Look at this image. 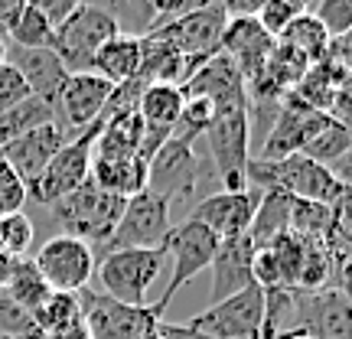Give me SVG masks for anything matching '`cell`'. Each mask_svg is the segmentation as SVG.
I'll return each mask as SVG.
<instances>
[{"instance_id": "obj_1", "label": "cell", "mask_w": 352, "mask_h": 339, "mask_svg": "<svg viewBox=\"0 0 352 339\" xmlns=\"http://www.w3.org/2000/svg\"><path fill=\"white\" fill-rule=\"evenodd\" d=\"M245 183L248 189H277L290 199H303V202H323V206H336L346 196V189L336 183V176L329 173L327 166L314 164L310 157L303 153H290L280 160H248L245 170Z\"/></svg>"}, {"instance_id": "obj_2", "label": "cell", "mask_w": 352, "mask_h": 339, "mask_svg": "<svg viewBox=\"0 0 352 339\" xmlns=\"http://www.w3.org/2000/svg\"><path fill=\"white\" fill-rule=\"evenodd\" d=\"M124 196H114V193L95 186L88 179L76 193H69L65 199L52 202L50 215L56 219V226L63 228V235L85 241L88 248L98 254L104 248V241L111 239L114 226L124 212Z\"/></svg>"}, {"instance_id": "obj_3", "label": "cell", "mask_w": 352, "mask_h": 339, "mask_svg": "<svg viewBox=\"0 0 352 339\" xmlns=\"http://www.w3.org/2000/svg\"><path fill=\"white\" fill-rule=\"evenodd\" d=\"M101 127H104V114L95 124H88L85 131H78L76 138L65 140V147L50 160V166L36 176V183H30L26 193L50 209L52 202L65 199L69 193H76L82 183H88L91 176V157H95V140H98Z\"/></svg>"}, {"instance_id": "obj_4", "label": "cell", "mask_w": 352, "mask_h": 339, "mask_svg": "<svg viewBox=\"0 0 352 339\" xmlns=\"http://www.w3.org/2000/svg\"><path fill=\"white\" fill-rule=\"evenodd\" d=\"M166 254L164 252H108L101 254L95 264V274H98V287L104 297L131 307H144L147 294L157 284V277L164 274Z\"/></svg>"}, {"instance_id": "obj_5", "label": "cell", "mask_w": 352, "mask_h": 339, "mask_svg": "<svg viewBox=\"0 0 352 339\" xmlns=\"http://www.w3.org/2000/svg\"><path fill=\"white\" fill-rule=\"evenodd\" d=\"M219 245H222V241L215 239L206 226H199L196 219H183L179 226L170 228L166 245H164V254L170 258V281H166L164 294L153 300V310H157V314L164 316V310L173 303L176 294L186 287L199 271H206V267L212 264Z\"/></svg>"}, {"instance_id": "obj_6", "label": "cell", "mask_w": 352, "mask_h": 339, "mask_svg": "<svg viewBox=\"0 0 352 339\" xmlns=\"http://www.w3.org/2000/svg\"><path fill=\"white\" fill-rule=\"evenodd\" d=\"M170 228H173L170 226V202L147 193V189H140L124 202V212L118 219L111 239L104 241V248L95 254V261L108 252H131V248L164 252Z\"/></svg>"}, {"instance_id": "obj_7", "label": "cell", "mask_w": 352, "mask_h": 339, "mask_svg": "<svg viewBox=\"0 0 352 339\" xmlns=\"http://www.w3.org/2000/svg\"><path fill=\"white\" fill-rule=\"evenodd\" d=\"M212 111L215 114L206 138H209L215 173L222 179L226 193H241V189H248L245 170L252 160L248 157V138H252L248 105H226V108H212Z\"/></svg>"}, {"instance_id": "obj_8", "label": "cell", "mask_w": 352, "mask_h": 339, "mask_svg": "<svg viewBox=\"0 0 352 339\" xmlns=\"http://www.w3.org/2000/svg\"><path fill=\"white\" fill-rule=\"evenodd\" d=\"M121 33L104 3H78V10L56 30V56L69 76L88 72L95 52Z\"/></svg>"}, {"instance_id": "obj_9", "label": "cell", "mask_w": 352, "mask_h": 339, "mask_svg": "<svg viewBox=\"0 0 352 339\" xmlns=\"http://www.w3.org/2000/svg\"><path fill=\"white\" fill-rule=\"evenodd\" d=\"M78 300H82V320L91 339H144L160 323V314L153 310V303L131 307V303L104 297L95 287H85L78 294Z\"/></svg>"}, {"instance_id": "obj_10", "label": "cell", "mask_w": 352, "mask_h": 339, "mask_svg": "<svg viewBox=\"0 0 352 339\" xmlns=\"http://www.w3.org/2000/svg\"><path fill=\"white\" fill-rule=\"evenodd\" d=\"M290 333L307 339H352V307L336 287L294 290Z\"/></svg>"}, {"instance_id": "obj_11", "label": "cell", "mask_w": 352, "mask_h": 339, "mask_svg": "<svg viewBox=\"0 0 352 339\" xmlns=\"http://www.w3.org/2000/svg\"><path fill=\"white\" fill-rule=\"evenodd\" d=\"M228 17L222 10V3H202L192 13L173 20L170 26L157 30V36H164L192 69H199L202 63H209L212 56H219V39L226 30Z\"/></svg>"}, {"instance_id": "obj_12", "label": "cell", "mask_w": 352, "mask_h": 339, "mask_svg": "<svg viewBox=\"0 0 352 339\" xmlns=\"http://www.w3.org/2000/svg\"><path fill=\"white\" fill-rule=\"evenodd\" d=\"M196 329H202L212 339H261L264 329V290L252 284L235 297L222 303H212L209 310L189 320Z\"/></svg>"}, {"instance_id": "obj_13", "label": "cell", "mask_w": 352, "mask_h": 339, "mask_svg": "<svg viewBox=\"0 0 352 339\" xmlns=\"http://www.w3.org/2000/svg\"><path fill=\"white\" fill-rule=\"evenodd\" d=\"M36 271L52 290L63 294H82L88 287V281L95 274V252L85 241L69 239V235H52L33 258Z\"/></svg>"}, {"instance_id": "obj_14", "label": "cell", "mask_w": 352, "mask_h": 339, "mask_svg": "<svg viewBox=\"0 0 352 339\" xmlns=\"http://www.w3.org/2000/svg\"><path fill=\"white\" fill-rule=\"evenodd\" d=\"M199 183V157L192 153V144L183 140H166L160 151L147 160V183L144 189L160 196L166 202L189 199Z\"/></svg>"}, {"instance_id": "obj_15", "label": "cell", "mask_w": 352, "mask_h": 339, "mask_svg": "<svg viewBox=\"0 0 352 339\" xmlns=\"http://www.w3.org/2000/svg\"><path fill=\"white\" fill-rule=\"evenodd\" d=\"M327 121H329V114L303 105L294 91L284 95L280 111H277L274 124H271V131H267V138L261 144V157L258 160H280V157H290V153H300L303 144L314 138Z\"/></svg>"}, {"instance_id": "obj_16", "label": "cell", "mask_w": 352, "mask_h": 339, "mask_svg": "<svg viewBox=\"0 0 352 339\" xmlns=\"http://www.w3.org/2000/svg\"><path fill=\"white\" fill-rule=\"evenodd\" d=\"M258 202H261V193L258 189H241V193H215V196H206V199L192 209L189 219H196L199 226H206L219 241L239 239V235H248L252 228V219L258 212Z\"/></svg>"}, {"instance_id": "obj_17", "label": "cell", "mask_w": 352, "mask_h": 339, "mask_svg": "<svg viewBox=\"0 0 352 339\" xmlns=\"http://www.w3.org/2000/svg\"><path fill=\"white\" fill-rule=\"evenodd\" d=\"M111 91L114 85L111 82H104L98 78L95 72H76V76L65 78L63 91H59V98H56V121H59V114H63L65 127H72V138H76L78 131H85L88 124H95L104 108H108V101H111Z\"/></svg>"}, {"instance_id": "obj_18", "label": "cell", "mask_w": 352, "mask_h": 339, "mask_svg": "<svg viewBox=\"0 0 352 339\" xmlns=\"http://www.w3.org/2000/svg\"><path fill=\"white\" fill-rule=\"evenodd\" d=\"M65 134L59 124H46V127H36V131H30L23 138L10 140V144H3L0 147V157L13 166V173L23 179L26 186L30 183H36V176L50 166V160L56 153L65 147Z\"/></svg>"}, {"instance_id": "obj_19", "label": "cell", "mask_w": 352, "mask_h": 339, "mask_svg": "<svg viewBox=\"0 0 352 339\" xmlns=\"http://www.w3.org/2000/svg\"><path fill=\"white\" fill-rule=\"evenodd\" d=\"M274 43L277 39L267 36L254 17H241V20H228L226 23L222 39H219V52L239 65L241 78L248 82V78H254L264 69L267 56L274 50Z\"/></svg>"}, {"instance_id": "obj_20", "label": "cell", "mask_w": 352, "mask_h": 339, "mask_svg": "<svg viewBox=\"0 0 352 339\" xmlns=\"http://www.w3.org/2000/svg\"><path fill=\"white\" fill-rule=\"evenodd\" d=\"M3 63H10L13 69L23 76L30 91H33L36 98L50 101V105H56L65 78H69L65 65L59 63V56L52 50H20V46H13V43H3Z\"/></svg>"}, {"instance_id": "obj_21", "label": "cell", "mask_w": 352, "mask_h": 339, "mask_svg": "<svg viewBox=\"0 0 352 339\" xmlns=\"http://www.w3.org/2000/svg\"><path fill=\"white\" fill-rule=\"evenodd\" d=\"M252 258L254 245L248 235H239V239H228L219 245V252L209 264L212 267V303H222L252 287Z\"/></svg>"}, {"instance_id": "obj_22", "label": "cell", "mask_w": 352, "mask_h": 339, "mask_svg": "<svg viewBox=\"0 0 352 339\" xmlns=\"http://www.w3.org/2000/svg\"><path fill=\"white\" fill-rule=\"evenodd\" d=\"M88 179L114 196L131 199L147 183V160H140L138 153H95Z\"/></svg>"}, {"instance_id": "obj_23", "label": "cell", "mask_w": 352, "mask_h": 339, "mask_svg": "<svg viewBox=\"0 0 352 339\" xmlns=\"http://www.w3.org/2000/svg\"><path fill=\"white\" fill-rule=\"evenodd\" d=\"M140 63H144V39L121 36V33H118V36L108 39V43L95 52L88 72H95L98 78H104V82H111V85L118 88V85H124V82H131V78H138Z\"/></svg>"}, {"instance_id": "obj_24", "label": "cell", "mask_w": 352, "mask_h": 339, "mask_svg": "<svg viewBox=\"0 0 352 339\" xmlns=\"http://www.w3.org/2000/svg\"><path fill=\"white\" fill-rule=\"evenodd\" d=\"M290 196L277 193V189H264L261 202H258V212L252 219V228H248V239H252L254 252L261 248H271L280 235L290 232Z\"/></svg>"}, {"instance_id": "obj_25", "label": "cell", "mask_w": 352, "mask_h": 339, "mask_svg": "<svg viewBox=\"0 0 352 339\" xmlns=\"http://www.w3.org/2000/svg\"><path fill=\"white\" fill-rule=\"evenodd\" d=\"M46 124H56V108H52L50 101L30 95L26 101L13 105L10 111L0 114V147L16 138H23V134H30V131H36V127H46Z\"/></svg>"}, {"instance_id": "obj_26", "label": "cell", "mask_w": 352, "mask_h": 339, "mask_svg": "<svg viewBox=\"0 0 352 339\" xmlns=\"http://www.w3.org/2000/svg\"><path fill=\"white\" fill-rule=\"evenodd\" d=\"M3 294H7V297H10L20 310L33 314L39 303L52 294V287L43 281V274L36 271L33 258H16V264H13V274H10V281H7Z\"/></svg>"}, {"instance_id": "obj_27", "label": "cell", "mask_w": 352, "mask_h": 339, "mask_svg": "<svg viewBox=\"0 0 352 339\" xmlns=\"http://www.w3.org/2000/svg\"><path fill=\"white\" fill-rule=\"evenodd\" d=\"M349 147H352V131L346 124H340V121H333V118H329L327 124L320 127L314 138L303 144L300 153H303V157H310L314 164L333 170V166H336L342 157L349 153Z\"/></svg>"}, {"instance_id": "obj_28", "label": "cell", "mask_w": 352, "mask_h": 339, "mask_svg": "<svg viewBox=\"0 0 352 339\" xmlns=\"http://www.w3.org/2000/svg\"><path fill=\"white\" fill-rule=\"evenodd\" d=\"M30 316H33V329H36L39 336H50L56 329H65L82 320V300H78V294L52 290Z\"/></svg>"}, {"instance_id": "obj_29", "label": "cell", "mask_w": 352, "mask_h": 339, "mask_svg": "<svg viewBox=\"0 0 352 339\" xmlns=\"http://www.w3.org/2000/svg\"><path fill=\"white\" fill-rule=\"evenodd\" d=\"M310 7V3H307ZM277 43H287V46H294L297 52H303L307 56V63L314 65L320 63V59H327V46H329V36H327V30L316 23L314 17H310V10L300 13L294 23L280 33V39Z\"/></svg>"}, {"instance_id": "obj_30", "label": "cell", "mask_w": 352, "mask_h": 339, "mask_svg": "<svg viewBox=\"0 0 352 339\" xmlns=\"http://www.w3.org/2000/svg\"><path fill=\"white\" fill-rule=\"evenodd\" d=\"M290 232L300 239L329 241L333 239V206L294 199L290 202Z\"/></svg>"}, {"instance_id": "obj_31", "label": "cell", "mask_w": 352, "mask_h": 339, "mask_svg": "<svg viewBox=\"0 0 352 339\" xmlns=\"http://www.w3.org/2000/svg\"><path fill=\"white\" fill-rule=\"evenodd\" d=\"M7 43L20 46V50H56V30L46 23V17L33 3H23Z\"/></svg>"}, {"instance_id": "obj_32", "label": "cell", "mask_w": 352, "mask_h": 339, "mask_svg": "<svg viewBox=\"0 0 352 339\" xmlns=\"http://www.w3.org/2000/svg\"><path fill=\"white\" fill-rule=\"evenodd\" d=\"M300 13H307V3H303V0H264L254 20H258V26H261L271 39H280V33H284Z\"/></svg>"}, {"instance_id": "obj_33", "label": "cell", "mask_w": 352, "mask_h": 339, "mask_svg": "<svg viewBox=\"0 0 352 339\" xmlns=\"http://www.w3.org/2000/svg\"><path fill=\"white\" fill-rule=\"evenodd\" d=\"M212 114H215L212 105L206 98H186V105H183V111H179V118H176V124H173V140L192 144V138H199V134L209 131Z\"/></svg>"}, {"instance_id": "obj_34", "label": "cell", "mask_w": 352, "mask_h": 339, "mask_svg": "<svg viewBox=\"0 0 352 339\" xmlns=\"http://www.w3.org/2000/svg\"><path fill=\"white\" fill-rule=\"evenodd\" d=\"M33 245V219L26 212H13L0 219V252L10 258H23V252Z\"/></svg>"}, {"instance_id": "obj_35", "label": "cell", "mask_w": 352, "mask_h": 339, "mask_svg": "<svg viewBox=\"0 0 352 339\" xmlns=\"http://www.w3.org/2000/svg\"><path fill=\"white\" fill-rule=\"evenodd\" d=\"M310 17L327 30L329 39L346 36L352 30V0H320L314 7H307Z\"/></svg>"}, {"instance_id": "obj_36", "label": "cell", "mask_w": 352, "mask_h": 339, "mask_svg": "<svg viewBox=\"0 0 352 339\" xmlns=\"http://www.w3.org/2000/svg\"><path fill=\"white\" fill-rule=\"evenodd\" d=\"M26 199H30L26 183L13 173V166L7 164V160L0 157V219H3V215H13V212H23Z\"/></svg>"}, {"instance_id": "obj_37", "label": "cell", "mask_w": 352, "mask_h": 339, "mask_svg": "<svg viewBox=\"0 0 352 339\" xmlns=\"http://www.w3.org/2000/svg\"><path fill=\"white\" fill-rule=\"evenodd\" d=\"M30 95H33V91H30V85L23 82V76H20L10 63H0V114L10 111L13 105L26 101Z\"/></svg>"}, {"instance_id": "obj_38", "label": "cell", "mask_w": 352, "mask_h": 339, "mask_svg": "<svg viewBox=\"0 0 352 339\" xmlns=\"http://www.w3.org/2000/svg\"><path fill=\"white\" fill-rule=\"evenodd\" d=\"M0 333L3 336H26V333H36L33 329V316L20 310L16 303L0 290Z\"/></svg>"}, {"instance_id": "obj_39", "label": "cell", "mask_w": 352, "mask_h": 339, "mask_svg": "<svg viewBox=\"0 0 352 339\" xmlns=\"http://www.w3.org/2000/svg\"><path fill=\"white\" fill-rule=\"evenodd\" d=\"M329 248H333V258H336V281H333V287L340 290L352 307V252L333 239H329Z\"/></svg>"}, {"instance_id": "obj_40", "label": "cell", "mask_w": 352, "mask_h": 339, "mask_svg": "<svg viewBox=\"0 0 352 339\" xmlns=\"http://www.w3.org/2000/svg\"><path fill=\"white\" fill-rule=\"evenodd\" d=\"M333 241L352 252V196H342L333 206Z\"/></svg>"}, {"instance_id": "obj_41", "label": "cell", "mask_w": 352, "mask_h": 339, "mask_svg": "<svg viewBox=\"0 0 352 339\" xmlns=\"http://www.w3.org/2000/svg\"><path fill=\"white\" fill-rule=\"evenodd\" d=\"M33 7L46 17V23H50L52 30H59V26L78 10V0H33Z\"/></svg>"}, {"instance_id": "obj_42", "label": "cell", "mask_w": 352, "mask_h": 339, "mask_svg": "<svg viewBox=\"0 0 352 339\" xmlns=\"http://www.w3.org/2000/svg\"><path fill=\"white\" fill-rule=\"evenodd\" d=\"M327 59L333 65H340L346 76H352V30L346 33V36H336V39H329V46H327Z\"/></svg>"}, {"instance_id": "obj_43", "label": "cell", "mask_w": 352, "mask_h": 339, "mask_svg": "<svg viewBox=\"0 0 352 339\" xmlns=\"http://www.w3.org/2000/svg\"><path fill=\"white\" fill-rule=\"evenodd\" d=\"M157 336L160 339H212V336H206L202 329H196L192 323H157Z\"/></svg>"}, {"instance_id": "obj_44", "label": "cell", "mask_w": 352, "mask_h": 339, "mask_svg": "<svg viewBox=\"0 0 352 339\" xmlns=\"http://www.w3.org/2000/svg\"><path fill=\"white\" fill-rule=\"evenodd\" d=\"M23 10V3H7V0H0V43H7L10 39V30L16 23V17Z\"/></svg>"}, {"instance_id": "obj_45", "label": "cell", "mask_w": 352, "mask_h": 339, "mask_svg": "<svg viewBox=\"0 0 352 339\" xmlns=\"http://www.w3.org/2000/svg\"><path fill=\"white\" fill-rule=\"evenodd\" d=\"M329 173L336 176V183H340V186L346 189V196H352V147H349V153L342 157L340 164L329 170Z\"/></svg>"}, {"instance_id": "obj_46", "label": "cell", "mask_w": 352, "mask_h": 339, "mask_svg": "<svg viewBox=\"0 0 352 339\" xmlns=\"http://www.w3.org/2000/svg\"><path fill=\"white\" fill-rule=\"evenodd\" d=\"M43 339H91V333H88L85 320H78V323H72V327L56 329V333H50V336H43Z\"/></svg>"}, {"instance_id": "obj_47", "label": "cell", "mask_w": 352, "mask_h": 339, "mask_svg": "<svg viewBox=\"0 0 352 339\" xmlns=\"http://www.w3.org/2000/svg\"><path fill=\"white\" fill-rule=\"evenodd\" d=\"M13 264H16V258L0 252V290L7 287V281H10V274H13Z\"/></svg>"}, {"instance_id": "obj_48", "label": "cell", "mask_w": 352, "mask_h": 339, "mask_svg": "<svg viewBox=\"0 0 352 339\" xmlns=\"http://www.w3.org/2000/svg\"><path fill=\"white\" fill-rule=\"evenodd\" d=\"M277 339H307V336H300V333H284V336H277Z\"/></svg>"}, {"instance_id": "obj_49", "label": "cell", "mask_w": 352, "mask_h": 339, "mask_svg": "<svg viewBox=\"0 0 352 339\" xmlns=\"http://www.w3.org/2000/svg\"><path fill=\"white\" fill-rule=\"evenodd\" d=\"M144 339H160V336H157V329H153V333H151V336H144Z\"/></svg>"}, {"instance_id": "obj_50", "label": "cell", "mask_w": 352, "mask_h": 339, "mask_svg": "<svg viewBox=\"0 0 352 339\" xmlns=\"http://www.w3.org/2000/svg\"><path fill=\"white\" fill-rule=\"evenodd\" d=\"M0 63H3V43H0Z\"/></svg>"}]
</instances>
